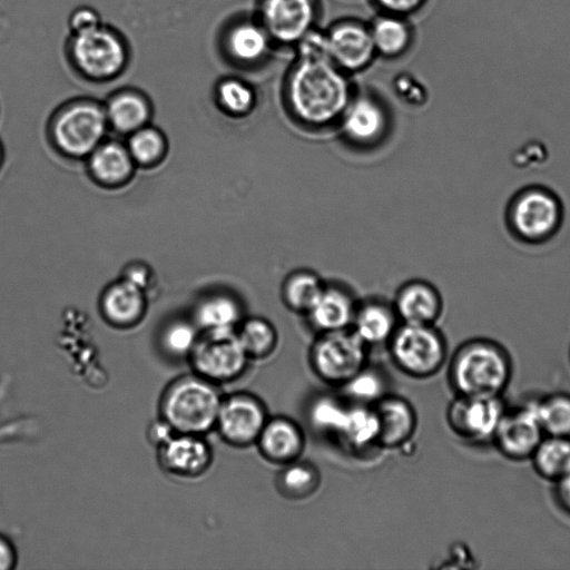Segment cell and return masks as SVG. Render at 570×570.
Returning <instances> with one entry per match:
<instances>
[{"label": "cell", "instance_id": "9a60e30c", "mask_svg": "<svg viewBox=\"0 0 570 570\" xmlns=\"http://www.w3.org/2000/svg\"><path fill=\"white\" fill-rule=\"evenodd\" d=\"M393 307L402 323L435 325L443 312V297L432 283L416 278L400 286Z\"/></svg>", "mask_w": 570, "mask_h": 570}, {"label": "cell", "instance_id": "e0dca14e", "mask_svg": "<svg viewBox=\"0 0 570 570\" xmlns=\"http://www.w3.org/2000/svg\"><path fill=\"white\" fill-rule=\"evenodd\" d=\"M345 138L357 146L377 144L386 134L387 117L381 105L372 98L351 100L340 118Z\"/></svg>", "mask_w": 570, "mask_h": 570}, {"label": "cell", "instance_id": "cb8c5ba5", "mask_svg": "<svg viewBox=\"0 0 570 570\" xmlns=\"http://www.w3.org/2000/svg\"><path fill=\"white\" fill-rule=\"evenodd\" d=\"M325 283L313 271L296 269L282 283L281 295L292 312L306 315L321 295Z\"/></svg>", "mask_w": 570, "mask_h": 570}, {"label": "cell", "instance_id": "7bdbcfd3", "mask_svg": "<svg viewBox=\"0 0 570 570\" xmlns=\"http://www.w3.org/2000/svg\"><path fill=\"white\" fill-rule=\"evenodd\" d=\"M16 554L12 544L0 535V570H9L14 566Z\"/></svg>", "mask_w": 570, "mask_h": 570}, {"label": "cell", "instance_id": "7402d4cb", "mask_svg": "<svg viewBox=\"0 0 570 570\" xmlns=\"http://www.w3.org/2000/svg\"><path fill=\"white\" fill-rule=\"evenodd\" d=\"M380 421L374 405L348 403L343 426L336 436L353 452L379 445Z\"/></svg>", "mask_w": 570, "mask_h": 570}, {"label": "cell", "instance_id": "9c48e42d", "mask_svg": "<svg viewBox=\"0 0 570 570\" xmlns=\"http://www.w3.org/2000/svg\"><path fill=\"white\" fill-rule=\"evenodd\" d=\"M507 406L503 395H455L448 406L446 422L463 442L471 445L488 444L492 442Z\"/></svg>", "mask_w": 570, "mask_h": 570}, {"label": "cell", "instance_id": "ab89813d", "mask_svg": "<svg viewBox=\"0 0 570 570\" xmlns=\"http://www.w3.org/2000/svg\"><path fill=\"white\" fill-rule=\"evenodd\" d=\"M101 24L96 10L89 7L76 9L69 17V28L73 35L82 33Z\"/></svg>", "mask_w": 570, "mask_h": 570}, {"label": "cell", "instance_id": "f35d334b", "mask_svg": "<svg viewBox=\"0 0 570 570\" xmlns=\"http://www.w3.org/2000/svg\"><path fill=\"white\" fill-rule=\"evenodd\" d=\"M298 42L302 60L332 61L326 35L309 30L298 40Z\"/></svg>", "mask_w": 570, "mask_h": 570}, {"label": "cell", "instance_id": "4fadbf2b", "mask_svg": "<svg viewBox=\"0 0 570 570\" xmlns=\"http://www.w3.org/2000/svg\"><path fill=\"white\" fill-rule=\"evenodd\" d=\"M262 14L267 35L288 43L309 31L314 7L312 0H264Z\"/></svg>", "mask_w": 570, "mask_h": 570}, {"label": "cell", "instance_id": "30bf717a", "mask_svg": "<svg viewBox=\"0 0 570 570\" xmlns=\"http://www.w3.org/2000/svg\"><path fill=\"white\" fill-rule=\"evenodd\" d=\"M107 116L100 106L91 101H78L65 108L55 124L58 146L73 156L92 151L101 140Z\"/></svg>", "mask_w": 570, "mask_h": 570}, {"label": "cell", "instance_id": "603a6c76", "mask_svg": "<svg viewBox=\"0 0 570 570\" xmlns=\"http://www.w3.org/2000/svg\"><path fill=\"white\" fill-rule=\"evenodd\" d=\"M529 461L541 479L556 483L570 471V438L544 435Z\"/></svg>", "mask_w": 570, "mask_h": 570}, {"label": "cell", "instance_id": "8992f818", "mask_svg": "<svg viewBox=\"0 0 570 570\" xmlns=\"http://www.w3.org/2000/svg\"><path fill=\"white\" fill-rule=\"evenodd\" d=\"M368 346L351 330L320 333L309 350L314 374L325 384L341 387L367 365Z\"/></svg>", "mask_w": 570, "mask_h": 570}, {"label": "cell", "instance_id": "8fae6325", "mask_svg": "<svg viewBox=\"0 0 570 570\" xmlns=\"http://www.w3.org/2000/svg\"><path fill=\"white\" fill-rule=\"evenodd\" d=\"M268 417L258 396L238 392L223 399L215 428L229 445L247 448L256 443Z\"/></svg>", "mask_w": 570, "mask_h": 570}, {"label": "cell", "instance_id": "5bb4252c", "mask_svg": "<svg viewBox=\"0 0 570 570\" xmlns=\"http://www.w3.org/2000/svg\"><path fill=\"white\" fill-rule=\"evenodd\" d=\"M158 446L160 464L174 474L199 475L212 462L209 445L197 434L174 432Z\"/></svg>", "mask_w": 570, "mask_h": 570}, {"label": "cell", "instance_id": "8d00e7d4", "mask_svg": "<svg viewBox=\"0 0 570 570\" xmlns=\"http://www.w3.org/2000/svg\"><path fill=\"white\" fill-rule=\"evenodd\" d=\"M164 147L160 135L150 128L136 130L129 140V153L139 163L146 164L155 160Z\"/></svg>", "mask_w": 570, "mask_h": 570}, {"label": "cell", "instance_id": "4316f807", "mask_svg": "<svg viewBox=\"0 0 570 570\" xmlns=\"http://www.w3.org/2000/svg\"><path fill=\"white\" fill-rule=\"evenodd\" d=\"M236 333L250 360L269 357L278 344L275 326L261 316L244 318L237 326Z\"/></svg>", "mask_w": 570, "mask_h": 570}, {"label": "cell", "instance_id": "d6a6232c", "mask_svg": "<svg viewBox=\"0 0 570 570\" xmlns=\"http://www.w3.org/2000/svg\"><path fill=\"white\" fill-rule=\"evenodd\" d=\"M267 46V32L253 23L235 26L227 37V49L239 61L253 62L262 58Z\"/></svg>", "mask_w": 570, "mask_h": 570}, {"label": "cell", "instance_id": "ffe728a7", "mask_svg": "<svg viewBox=\"0 0 570 570\" xmlns=\"http://www.w3.org/2000/svg\"><path fill=\"white\" fill-rule=\"evenodd\" d=\"M356 306L352 294L344 287L325 284L306 316L318 333L341 331L351 328Z\"/></svg>", "mask_w": 570, "mask_h": 570}, {"label": "cell", "instance_id": "f546056e", "mask_svg": "<svg viewBox=\"0 0 570 570\" xmlns=\"http://www.w3.org/2000/svg\"><path fill=\"white\" fill-rule=\"evenodd\" d=\"M532 403L546 435L570 438V393L552 392Z\"/></svg>", "mask_w": 570, "mask_h": 570}, {"label": "cell", "instance_id": "6da1fadb", "mask_svg": "<svg viewBox=\"0 0 570 570\" xmlns=\"http://www.w3.org/2000/svg\"><path fill=\"white\" fill-rule=\"evenodd\" d=\"M287 99L292 114L309 127L340 120L350 99L346 79L327 60H302L288 80Z\"/></svg>", "mask_w": 570, "mask_h": 570}, {"label": "cell", "instance_id": "ba28073f", "mask_svg": "<svg viewBox=\"0 0 570 570\" xmlns=\"http://www.w3.org/2000/svg\"><path fill=\"white\" fill-rule=\"evenodd\" d=\"M190 357L197 375L215 384L237 380L245 373L250 360L236 330L204 331Z\"/></svg>", "mask_w": 570, "mask_h": 570}, {"label": "cell", "instance_id": "7a4b0ae2", "mask_svg": "<svg viewBox=\"0 0 570 570\" xmlns=\"http://www.w3.org/2000/svg\"><path fill=\"white\" fill-rule=\"evenodd\" d=\"M513 375V361L507 347L490 337H472L451 356L448 381L455 395H503Z\"/></svg>", "mask_w": 570, "mask_h": 570}, {"label": "cell", "instance_id": "f1b7e54d", "mask_svg": "<svg viewBox=\"0 0 570 570\" xmlns=\"http://www.w3.org/2000/svg\"><path fill=\"white\" fill-rule=\"evenodd\" d=\"M149 109L146 99L135 91L125 90L114 95L106 109V116L120 131H132L147 120Z\"/></svg>", "mask_w": 570, "mask_h": 570}, {"label": "cell", "instance_id": "7c38bea8", "mask_svg": "<svg viewBox=\"0 0 570 570\" xmlns=\"http://www.w3.org/2000/svg\"><path fill=\"white\" fill-rule=\"evenodd\" d=\"M532 401L507 406L494 432L491 444L510 461L530 460L544 436Z\"/></svg>", "mask_w": 570, "mask_h": 570}, {"label": "cell", "instance_id": "484cf974", "mask_svg": "<svg viewBox=\"0 0 570 570\" xmlns=\"http://www.w3.org/2000/svg\"><path fill=\"white\" fill-rule=\"evenodd\" d=\"M204 331L236 330L243 318V307L233 296L219 294L204 301L196 312Z\"/></svg>", "mask_w": 570, "mask_h": 570}, {"label": "cell", "instance_id": "836d02e7", "mask_svg": "<svg viewBox=\"0 0 570 570\" xmlns=\"http://www.w3.org/2000/svg\"><path fill=\"white\" fill-rule=\"evenodd\" d=\"M344 394L351 403L374 405L387 394L384 375L374 367L366 365L352 376L343 386Z\"/></svg>", "mask_w": 570, "mask_h": 570}, {"label": "cell", "instance_id": "44dd1931", "mask_svg": "<svg viewBox=\"0 0 570 570\" xmlns=\"http://www.w3.org/2000/svg\"><path fill=\"white\" fill-rule=\"evenodd\" d=\"M397 321L393 305L370 299L356 306L351 330L370 347L387 343L399 326Z\"/></svg>", "mask_w": 570, "mask_h": 570}, {"label": "cell", "instance_id": "d4e9b609", "mask_svg": "<svg viewBox=\"0 0 570 570\" xmlns=\"http://www.w3.org/2000/svg\"><path fill=\"white\" fill-rule=\"evenodd\" d=\"M321 484L318 469L311 462L295 460L282 465L275 479L278 493L288 500H304L313 495Z\"/></svg>", "mask_w": 570, "mask_h": 570}, {"label": "cell", "instance_id": "ee69618b", "mask_svg": "<svg viewBox=\"0 0 570 570\" xmlns=\"http://www.w3.org/2000/svg\"><path fill=\"white\" fill-rule=\"evenodd\" d=\"M1 161H2V150H1V146H0V165H1Z\"/></svg>", "mask_w": 570, "mask_h": 570}, {"label": "cell", "instance_id": "d590c367", "mask_svg": "<svg viewBox=\"0 0 570 570\" xmlns=\"http://www.w3.org/2000/svg\"><path fill=\"white\" fill-rule=\"evenodd\" d=\"M220 107L229 115L245 116L255 105V94L246 83L236 79H226L217 88Z\"/></svg>", "mask_w": 570, "mask_h": 570}, {"label": "cell", "instance_id": "83f0119b", "mask_svg": "<svg viewBox=\"0 0 570 570\" xmlns=\"http://www.w3.org/2000/svg\"><path fill=\"white\" fill-rule=\"evenodd\" d=\"M348 403L333 394L316 395L308 404L306 420L316 433L337 436L347 412Z\"/></svg>", "mask_w": 570, "mask_h": 570}, {"label": "cell", "instance_id": "52a82bcc", "mask_svg": "<svg viewBox=\"0 0 570 570\" xmlns=\"http://www.w3.org/2000/svg\"><path fill=\"white\" fill-rule=\"evenodd\" d=\"M70 58L78 71L95 80L118 76L127 65L125 41L111 28L102 23L91 30L73 35Z\"/></svg>", "mask_w": 570, "mask_h": 570}, {"label": "cell", "instance_id": "60d3db41", "mask_svg": "<svg viewBox=\"0 0 570 570\" xmlns=\"http://www.w3.org/2000/svg\"><path fill=\"white\" fill-rule=\"evenodd\" d=\"M553 485V495L558 507L570 515V471Z\"/></svg>", "mask_w": 570, "mask_h": 570}, {"label": "cell", "instance_id": "e575fe53", "mask_svg": "<svg viewBox=\"0 0 570 570\" xmlns=\"http://www.w3.org/2000/svg\"><path fill=\"white\" fill-rule=\"evenodd\" d=\"M371 36L374 48L386 56L401 53L410 40V32L405 23L393 17L379 19Z\"/></svg>", "mask_w": 570, "mask_h": 570}, {"label": "cell", "instance_id": "3957f363", "mask_svg": "<svg viewBox=\"0 0 570 570\" xmlns=\"http://www.w3.org/2000/svg\"><path fill=\"white\" fill-rule=\"evenodd\" d=\"M566 207L560 195L543 184H528L508 199L503 222L509 235L527 246L548 244L563 227Z\"/></svg>", "mask_w": 570, "mask_h": 570}, {"label": "cell", "instance_id": "277c9868", "mask_svg": "<svg viewBox=\"0 0 570 570\" xmlns=\"http://www.w3.org/2000/svg\"><path fill=\"white\" fill-rule=\"evenodd\" d=\"M222 401L215 383L199 375L184 376L166 390L161 413L174 432L200 435L215 428Z\"/></svg>", "mask_w": 570, "mask_h": 570}, {"label": "cell", "instance_id": "1f68e13d", "mask_svg": "<svg viewBox=\"0 0 570 570\" xmlns=\"http://www.w3.org/2000/svg\"><path fill=\"white\" fill-rule=\"evenodd\" d=\"M90 167L94 175L105 183H118L131 170L129 151L115 142L97 146L92 150Z\"/></svg>", "mask_w": 570, "mask_h": 570}, {"label": "cell", "instance_id": "2e32d148", "mask_svg": "<svg viewBox=\"0 0 570 570\" xmlns=\"http://www.w3.org/2000/svg\"><path fill=\"white\" fill-rule=\"evenodd\" d=\"M255 445L266 461L285 465L301 458L305 449V434L289 417H268Z\"/></svg>", "mask_w": 570, "mask_h": 570}, {"label": "cell", "instance_id": "b9f144b4", "mask_svg": "<svg viewBox=\"0 0 570 570\" xmlns=\"http://www.w3.org/2000/svg\"><path fill=\"white\" fill-rule=\"evenodd\" d=\"M386 10L395 13H405L419 8L424 0H377Z\"/></svg>", "mask_w": 570, "mask_h": 570}, {"label": "cell", "instance_id": "5b68a950", "mask_svg": "<svg viewBox=\"0 0 570 570\" xmlns=\"http://www.w3.org/2000/svg\"><path fill=\"white\" fill-rule=\"evenodd\" d=\"M391 358L405 375L428 379L448 360V343L435 325L402 323L387 342Z\"/></svg>", "mask_w": 570, "mask_h": 570}, {"label": "cell", "instance_id": "4dcf8cb0", "mask_svg": "<svg viewBox=\"0 0 570 570\" xmlns=\"http://www.w3.org/2000/svg\"><path fill=\"white\" fill-rule=\"evenodd\" d=\"M104 312L116 324L135 322L142 311L140 288L129 281L112 286L105 295Z\"/></svg>", "mask_w": 570, "mask_h": 570}, {"label": "cell", "instance_id": "74e56055", "mask_svg": "<svg viewBox=\"0 0 570 570\" xmlns=\"http://www.w3.org/2000/svg\"><path fill=\"white\" fill-rule=\"evenodd\" d=\"M196 341L195 330L184 322L169 325L163 335L165 350L175 356L190 354Z\"/></svg>", "mask_w": 570, "mask_h": 570}, {"label": "cell", "instance_id": "ac0fdd59", "mask_svg": "<svg viewBox=\"0 0 570 570\" xmlns=\"http://www.w3.org/2000/svg\"><path fill=\"white\" fill-rule=\"evenodd\" d=\"M380 421L379 445L396 449L405 445L417 425L416 412L404 397L386 394L374 404Z\"/></svg>", "mask_w": 570, "mask_h": 570}, {"label": "cell", "instance_id": "d6986e66", "mask_svg": "<svg viewBox=\"0 0 570 570\" xmlns=\"http://www.w3.org/2000/svg\"><path fill=\"white\" fill-rule=\"evenodd\" d=\"M332 62L348 70L364 67L374 53L371 31L358 23H340L327 35Z\"/></svg>", "mask_w": 570, "mask_h": 570}]
</instances>
